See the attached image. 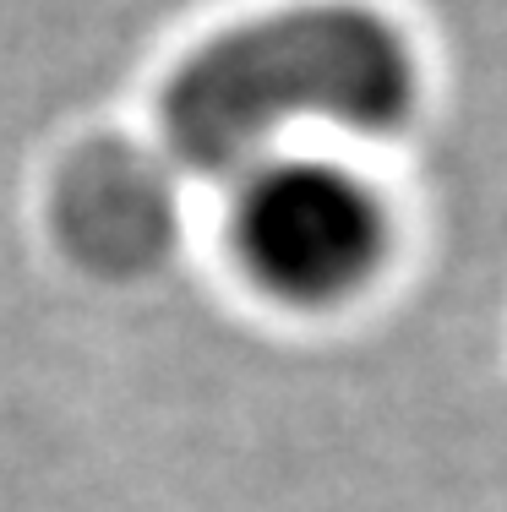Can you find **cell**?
<instances>
[{
    "mask_svg": "<svg viewBox=\"0 0 507 512\" xmlns=\"http://www.w3.org/2000/svg\"><path fill=\"white\" fill-rule=\"evenodd\" d=\"M415 104V60L366 6H295L213 39L164 93V142L197 175L235 169L289 120L349 131L398 126Z\"/></svg>",
    "mask_w": 507,
    "mask_h": 512,
    "instance_id": "cell-1",
    "label": "cell"
},
{
    "mask_svg": "<svg viewBox=\"0 0 507 512\" xmlns=\"http://www.w3.org/2000/svg\"><path fill=\"white\" fill-rule=\"evenodd\" d=\"M240 251L289 300H338L382 256L377 197L333 164H273L240 197Z\"/></svg>",
    "mask_w": 507,
    "mask_h": 512,
    "instance_id": "cell-2",
    "label": "cell"
}]
</instances>
